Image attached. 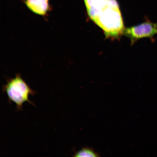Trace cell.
Here are the masks:
<instances>
[{
	"mask_svg": "<svg viewBox=\"0 0 157 157\" xmlns=\"http://www.w3.org/2000/svg\"><path fill=\"white\" fill-rule=\"evenodd\" d=\"M49 1V0H24V3L33 13L45 17L51 10Z\"/></svg>",
	"mask_w": 157,
	"mask_h": 157,
	"instance_id": "cell-4",
	"label": "cell"
},
{
	"mask_svg": "<svg viewBox=\"0 0 157 157\" xmlns=\"http://www.w3.org/2000/svg\"><path fill=\"white\" fill-rule=\"evenodd\" d=\"M98 154L92 149L87 148H83L76 152L75 157H97Z\"/></svg>",
	"mask_w": 157,
	"mask_h": 157,
	"instance_id": "cell-5",
	"label": "cell"
},
{
	"mask_svg": "<svg viewBox=\"0 0 157 157\" xmlns=\"http://www.w3.org/2000/svg\"><path fill=\"white\" fill-rule=\"evenodd\" d=\"M157 33L155 24L149 22L125 28L123 32V34L130 39L131 43L140 38L151 37Z\"/></svg>",
	"mask_w": 157,
	"mask_h": 157,
	"instance_id": "cell-3",
	"label": "cell"
},
{
	"mask_svg": "<svg viewBox=\"0 0 157 157\" xmlns=\"http://www.w3.org/2000/svg\"><path fill=\"white\" fill-rule=\"evenodd\" d=\"M6 81V83L3 87V91L6 93L9 101L16 104L17 109L21 110L25 102L34 105L29 97L34 95L35 92L31 88L20 74H17L14 78H7Z\"/></svg>",
	"mask_w": 157,
	"mask_h": 157,
	"instance_id": "cell-2",
	"label": "cell"
},
{
	"mask_svg": "<svg viewBox=\"0 0 157 157\" xmlns=\"http://www.w3.org/2000/svg\"><path fill=\"white\" fill-rule=\"evenodd\" d=\"M91 19L104 31L107 37L118 38L123 34V22L116 0H109L104 6L92 11Z\"/></svg>",
	"mask_w": 157,
	"mask_h": 157,
	"instance_id": "cell-1",
	"label": "cell"
},
{
	"mask_svg": "<svg viewBox=\"0 0 157 157\" xmlns=\"http://www.w3.org/2000/svg\"><path fill=\"white\" fill-rule=\"evenodd\" d=\"M155 25L156 26V28L157 29V23H156V24H155Z\"/></svg>",
	"mask_w": 157,
	"mask_h": 157,
	"instance_id": "cell-6",
	"label": "cell"
}]
</instances>
